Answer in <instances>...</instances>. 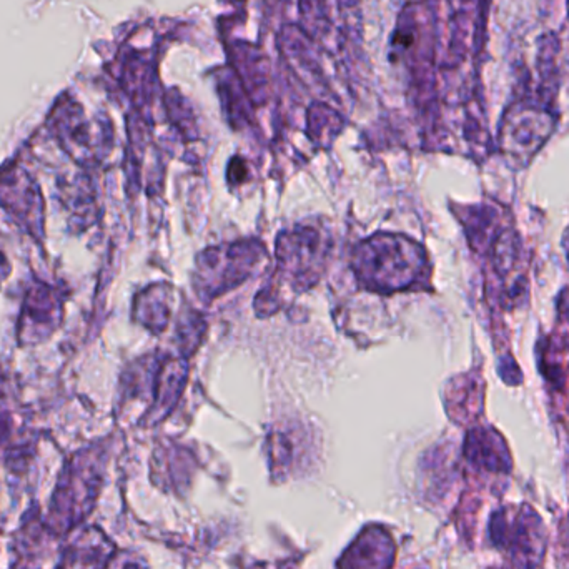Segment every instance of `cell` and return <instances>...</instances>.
<instances>
[{"label":"cell","mask_w":569,"mask_h":569,"mask_svg":"<svg viewBox=\"0 0 569 569\" xmlns=\"http://www.w3.org/2000/svg\"><path fill=\"white\" fill-rule=\"evenodd\" d=\"M418 250L406 240L395 236H376L361 250V264L366 271L378 270L370 275V282L380 287H400L398 283H408L418 268Z\"/></svg>","instance_id":"cell-1"}]
</instances>
